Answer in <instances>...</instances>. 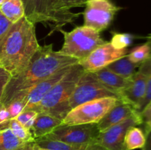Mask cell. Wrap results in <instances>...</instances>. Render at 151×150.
<instances>
[{"instance_id":"2e32d148","label":"cell","mask_w":151,"mask_h":150,"mask_svg":"<svg viewBox=\"0 0 151 150\" xmlns=\"http://www.w3.org/2000/svg\"><path fill=\"white\" fill-rule=\"evenodd\" d=\"M62 121L47 113H38L33 125L31 128V132L34 138H42L52 132L56 127L61 125Z\"/></svg>"},{"instance_id":"f546056e","label":"cell","mask_w":151,"mask_h":150,"mask_svg":"<svg viewBox=\"0 0 151 150\" xmlns=\"http://www.w3.org/2000/svg\"><path fill=\"white\" fill-rule=\"evenodd\" d=\"M151 101V72L149 76L148 80H147V87H146V91L145 96L143 98L141 104H140L139 109V112H141L147 104Z\"/></svg>"},{"instance_id":"4dcf8cb0","label":"cell","mask_w":151,"mask_h":150,"mask_svg":"<svg viewBox=\"0 0 151 150\" xmlns=\"http://www.w3.org/2000/svg\"><path fill=\"white\" fill-rule=\"evenodd\" d=\"M39 146L35 143V141H32V142L25 143L24 144L14 150H39Z\"/></svg>"},{"instance_id":"ba28073f","label":"cell","mask_w":151,"mask_h":150,"mask_svg":"<svg viewBox=\"0 0 151 150\" xmlns=\"http://www.w3.org/2000/svg\"><path fill=\"white\" fill-rule=\"evenodd\" d=\"M100 131L97 124L77 125H60L52 132L42 138L67 144L97 143Z\"/></svg>"},{"instance_id":"83f0119b","label":"cell","mask_w":151,"mask_h":150,"mask_svg":"<svg viewBox=\"0 0 151 150\" xmlns=\"http://www.w3.org/2000/svg\"><path fill=\"white\" fill-rule=\"evenodd\" d=\"M11 78V75L8 71L4 69L3 68L0 67V101L2 97L3 93H4V88L7 85V82H9Z\"/></svg>"},{"instance_id":"6da1fadb","label":"cell","mask_w":151,"mask_h":150,"mask_svg":"<svg viewBox=\"0 0 151 150\" xmlns=\"http://www.w3.org/2000/svg\"><path fill=\"white\" fill-rule=\"evenodd\" d=\"M79 63V60L60 54L53 49L52 44L40 46L27 67L11 76L7 82L0 104L4 107L23 98L38 82L50 77L60 69Z\"/></svg>"},{"instance_id":"d4e9b609","label":"cell","mask_w":151,"mask_h":150,"mask_svg":"<svg viewBox=\"0 0 151 150\" xmlns=\"http://www.w3.org/2000/svg\"><path fill=\"white\" fill-rule=\"evenodd\" d=\"M25 107V103L23 99H17L12 101L11 103L6 106L7 111L10 114V118L11 119H16L22 111H24Z\"/></svg>"},{"instance_id":"30bf717a","label":"cell","mask_w":151,"mask_h":150,"mask_svg":"<svg viewBox=\"0 0 151 150\" xmlns=\"http://www.w3.org/2000/svg\"><path fill=\"white\" fill-rule=\"evenodd\" d=\"M142 124L141 113H137L129 119L100 132L97 138V144L108 150H126L124 146L126 132L129 128Z\"/></svg>"},{"instance_id":"d6986e66","label":"cell","mask_w":151,"mask_h":150,"mask_svg":"<svg viewBox=\"0 0 151 150\" xmlns=\"http://www.w3.org/2000/svg\"><path fill=\"white\" fill-rule=\"evenodd\" d=\"M147 143V138L142 129L136 126L129 128L125 134L124 146L126 150L143 149Z\"/></svg>"},{"instance_id":"cb8c5ba5","label":"cell","mask_w":151,"mask_h":150,"mask_svg":"<svg viewBox=\"0 0 151 150\" xmlns=\"http://www.w3.org/2000/svg\"><path fill=\"white\" fill-rule=\"evenodd\" d=\"M37 115H38V112H36L35 110H25L22 111L16 118V119L22 126H24L26 129L31 131V128L33 125Z\"/></svg>"},{"instance_id":"4fadbf2b","label":"cell","mask_w":151,"mask_h":150,"mask_svg":"<svg viewBox=\"0 0 151 150\" xmlns=\"http://www.w3.org/2000/svg\"><path fill=\"white\" fill-rule=\"evenodd\" d=\"M138 113L140 112L136 110L131 104L120 101L110 111L108 112L106 116L97 124V128L100 132H103Z\"/></svg>"},{"instance_id":"7a4b0ae2","label":"cell","mask_w":151,"mask_h":150,"mask_svg":"<svg viewBox=\"0 0 151 150\" xmlns=\"http://www.w3.org/2000/svg\"><path fill=\"white\" fill-rule=\"evenodd\" d=\"M40 45L35 24L25 16L13 24L0 49V67L11 76L22 72L35 54Z\"/></svg>"},{"instance_id":"277c9868","label":"cell","mask_w":151,"mask_h":150,"mask_svg":"<svg viewBox=\"0 0 151 150\" xmlns=\"http://www.w3.org/2000/svg\"><path fill=\"white\" fill-rule=\"evenodd\" d=\"M63 35L64 41L62 48L58 51L60 54L81 60L88 57L94 49L106 41L101 38L100 32L86 26L75 27L70 32L60 29Z\"/></svg>"},{"instance_id":"ffe728a7","label":"cell","mask_w":151,"mask_h":150,"mask_svg":"<svg viewBox=\"0 0 151 150\" xmlns=\"http://www.w3.org/2000/svg\"><path fill=\"white\" fill-rule=\"evenodd\" d=\"M24 144L7 126V121L0 124V150H14Z\"/></svg>"},{"instance_id":"8992f818","label":"cell","mask_w":151,"mask_h":150,"mask_svg":"<svg viewBox=\"0 0 151 150\" xmlns=\"http://www.w3.org/2000/svg\"><path fill=\"white\" fill-rule=\"evenodd\" d=\"M84 71L83 68L79 63L74 65L66 76L59 81L46 94L39 104L32 110L38 113H48L57 107L64 104L75 90Z\"/></svg>"},{"instance_id":"7402d4cb","label":"cell","mask_w":151,"mask_h":150,"mask_svg":"<svg viewBox=\"0 0 151 150\" xmlns=\"http://www.w3.org/2000/svg\"><path fill=\"white\" fill-rule=\"evenodd\" d=\"M128 57L134 63H142L151 56V48L148 42L135 47L129 54Z\"/></svg>"},{"instance_id":"9c48e42d","label":"cell","mask_w":151,"mask_h":150,"mask_svg":"<svg viewBox=\"0 0 151 150\" xmlns=\"http://www.w3.org/2000/svg\"><path fill=\"white\" fill-rule=\"evenodd\" d=\"M138 69L131 78L129 85L121 93L120 101L131 104L139 111L151 72V56L142 62Z\"/></svg>"},{"instance_id":"3957f363","label":"cell","mask_w":151,"mask_h":150,"mask_svg":"<svg viewBox=\"0 0 151 150\" xmlns=\"http://www.w3.org/2000/svg\"><path fill=\"white\" fill-rule=\"evenodd\" d=\"M22 2L25 17L34 24L42 23L50 26V34L74 22L81 15L63 8L60 0H22Z\"/></svg>"},{"instance_id":"44dd1931","label":"cell","mask_w":151,"mask_h":150,"mask_svg":"<svg viewBox=\"0 0 151 150\" xmlns=\"http://www.w3.org/2000/svg\"><path fill=\"white\" fill-rule=\"evenodd\" d=\"M7 126L19 140L24 143L35 141V138L31 131L22 126L16 119H8L7 120Z\"/></svg>"},{"instance_id":"7c38bea8","label":"cell","mask_w":151,"mask_h":150,"mask_svg":"<svg viewBox=\"0 0 151 150\" xmlns=\"http://www.w3.org/2000/svg\"><path fill=\"white\" fill-rule=\"evenodd\" d=\"M74 66V65H73ZM73 66H68L64 69H60L55 74L52 75L50 77L41 81L32 86L29 91L27 92L24 96L23 97V100L24 101L25 107L24 110H32L34 107H36L40 101L43 99L46 94L59 82L61 80L66 74L70 71Z\"/></svg>"},{"instance_id":"9a60e30c","label":"cell","mask_w":151,"mask_h":150,"mask_svg":"<svg viewBox=\"0 0 151 150\" xmlns=\"http://www.w3.org/2000/svg\"><path fill=\"white\" fill-rule=\"evenodd\" d=\"M35 141L39 148L49 150H108L97 143L67 144L44 138H36Z\"/></svg>"},{"instance_id":"ac0fdd59","label":"cell","mask_w":151,"mask_h":150,"mask_svg":"<svg viewBox=\"0 0 151 150\" xmlns=\"http://www.w3.org/2000/svg\"><path fill=\"white\" fill-rule=\"evenodd\" d=\"M140 65L141 63H134L131 62L128 59V56L125 55V57L111 63L106 68L125 79H131Z\"/></svg>"},{"instance_id":"1f68e13d","label":"cell","mask_w":151,"mask_h":150,"mask_svg":"<svg viewBox=\"0 0 151 150\" xmlns=\"http://www.w3.org/2000/svg\"><path fill=\"white\" fill-rule=\"evenodd\" d=\"M8 119H10V114H9L7 108L1 105L0 107V124L8 120Z\"/></svg>"},{"instance_id":"484cf974","label":"cell","mask_w":151,"mask_h":150,"mask_svg":"<svg viewBox=\"0 0 151 150\" xmlns=\"http://www.w3.org/2000/svg\"><path fill=\"white\" fill-rule=\"evenodd\" d=\"M12 24L13 23H11L0 11V49H1L3 41L8 32L9 29L11 27Z\"/></svg>"},{"instance_id":"f1b7e54d","label":"cell","mask_w":151,"mask_h":150,"mask_svg":"<svg viewBox=\"0 0 151 150\" xmlns=\"http://www.w3.org/2000/svg\"><path fill=\"white\" fill-rule=\"evenodd\" d=\"M88 0H60L62 6L67 10H71L74 7H85Z\"/></svg>"},{"instance_id":"836d02e7","label":"cell","mask_w":151,"mask_h":150,"mask_svg":"<svg viewBox=\"0 0 151 150\" xmlns=\"http://www.w3.org/2000/svg\"><path fill=\"white\" fill-rule=\"evenodd\" d=\"M39 150H49V149H39Z\"/></svg>"},{"instance_id":"d590c367","label":"cell","mask_w":151,"mask_h":150,"mask_svg":"<svg viewBox=\"0 0 151 150\" xmlns=\"http://www.w3.org/2000/svg\"><path fill=\"white\" fill-rule=\"evenodd\" d=\"M1 104H0V107H1Z\"/></svg>"},{"instance_id":"4316f807","label":"cell","mask_w":151,"mask_h":150,"mask_svg":"<svg viewBox=\"0 0 151 150\" xmlns=\"http://www.w3.org/2000/svg\"><path fill=\"white\" fill-rule=\"evenodd\" d=\"M140 113L142 118L143 124H145L146 135L148 136L151 133V101Z\"/></svg>"},{"instance_id":"e575fe53","label":"cell","mask_w":151,"mask_h":150,"mask_svg":"<svg viewBox=\"0 0 151 150\" xmlns=\"http://www.w3.org/2000/svg\"><path fill=\"white\" fill-rule=\"evenodd\" d=\"M3 1H4V0H0V4H1V3H2Z\"/></svg>"},{"instance_id":"52a82bcc","label":"cell","mask_w":151,"mask_h":150,"mask_svg":"<svg viewBox=\"0 0 151 150\" xmlns=\"http://www.w3.org/2000/svg\"><path fill=\"white\" fill-rule=\"evenodd\" d=\"M122 7L111 0H88L83 12L84 26L100 32L107 29Z\"/></svg>"},{"instance_id":"8fae6325","label":"cell","mask_w":151,"mask_h":150,"mask_svg":"<svg viewBox=\"0 0 151 150\" xmlns=\"http://www.w3.org/2000/svg\"><path fill=\"white\" fill-rule=\"evenodd\" d=\"M127 53V49H117L112 46L111 42L106 41L94 49L88 57L80 60L78 63L83 68L85 71L93 72L106 68L113 62L125 57Z\"/></svg>"},{"instance_id":"5bb4252c","label":"cell","mask_w":151,"mask_h":150,"mask_svg":"<svg viewBox=\"0 0 151 150\" xmlns=\"http://www.w3.org/2000/svg\"><path fill=\"white\" fill-rule=\"evenodd\" d=\"M96 79L106 88L117 94L120 99V94L129 85L131 79H125L107 68L91 72Z\"/></svg>"},{"instance_id":"e0dca14e","label":"cell","mask_w":151,"mask_h":150,"mask_svg":"<svg viewBox=\"0 0 151 150\" xmlns=\"http://www.w3.org/2000/svg\"><path fill=\"white\" fill-rule=\"evenodd\" d=\"M0 11L13 24L24 16L22 0H4L0 4Z\"/></svg>"},{"instance_id":"5b68a950","label":"cell","mask_w":151,"mask_h":150,"mask_svg":"<svg viewBox=\"0 0 151 150\" xmlns=\"http://www.w3.org/2000/svg\"><path fill=\"white\" fill-rule=\"evenodd\" d=\"M120 101L116 97H107L87 101L71 110L62 120L61 124H97Z\"/></svg>"},{"instance_id":"d6a6232c","label":"cell","mask_w":151,"mask_h":150,"mask_svg":"<svg viewBox=\"0 0 151 150\" xmlns=\"http://www.w3.org/2000/svg\"><path fill=\"white\" fill-rule=\"evenodd\" d=\"M142 150H151V144H148V145L145 146V147L143 148Z\"/></svg>"},{"instance_id":"603a6c76","label":"cell","mask_w":151,"mask_h":150,"mask_svg":"<svg viewBox=\"0 0 151 150\" xmlns=\"http://www.w3.org/2000/svg\"><path fill=\"white\" fill-rule=\"evenodd\" d=\"M134 39V36L131 34L114 32L110 42L115 49H126L127 47L129 46Z\"/></svg>"}]
</instances>
